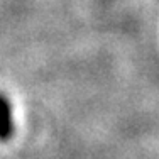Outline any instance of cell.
<instances>
[{
  "instance_id": "obj_1",
  "label": "cell",
  "mask_w": 159,
  "mask_h": 159,
  "mask_svg": "<svg viewBox=\"0 0 159 159\" xmlns=\"http://www.w3.org/2000/svg\"><path fill=\"white\" fill-rule=\"evenodd\" d=\"M14 135L12 108L3 95H0V141H9Z\"/></svg>"
}]
</instances>
